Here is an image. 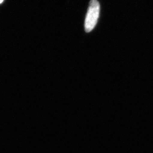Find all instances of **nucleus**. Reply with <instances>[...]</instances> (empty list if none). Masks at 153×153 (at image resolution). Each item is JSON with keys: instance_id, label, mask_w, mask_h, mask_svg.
Segmentation results:
<instances>
[{"instance_id": "obj_1", "label": "nucleus", "mask_w": 153, "mask_h": 153, "mask_svg": "<svg viewBox=\"0 0 153 153\" xmlns=\"http://www.w3.org/2000/svg\"><path fill=\"white\" fill-rule=\"evenodd\" d=\"M100 4L97 0H91L85 21L86 32H90L97 25L100 16Z\"/></svg>"}, {"instance_id": "obj_2", "label": "nucleus", "mask_w": 153, "mask_h": 153, "mask_svg": "<svg viewBox=\"0 0 153 153\" xmlns=\"http://www.w3.org/2000/svg\"><path fill=\"white\" fill-rule=\"evenodd\" d=\"M3 1H4V0H0V4H1V3H2V2H3Z\"/></svg>"}]
</instances>
